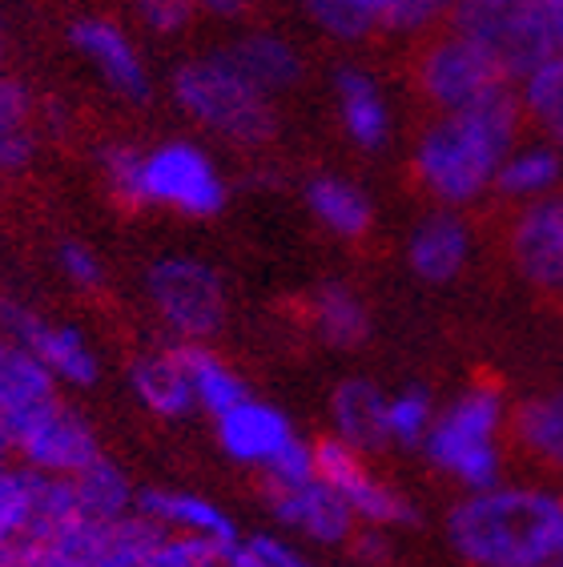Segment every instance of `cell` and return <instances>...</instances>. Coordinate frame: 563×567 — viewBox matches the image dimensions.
I'll use <instances>...</instances> for the list:
<instances>
[{"label":"cell","instance_id":"obj_1","mask_svg":"<svg viewBox=\"0 0 563 567\" xmlns=\"http://www.w3.org/2000/svg\"><path fill=\"white\" fill-rule=\"evenodd\" d=\"M520 121L523 101L511 85L467 110L439 113L414 145L419 186L447 209L479 202L488 189H495L499 165L520 145Z\"/></svg>","mask_w":563,"mask_h":567},{"label":"cell","instance_id":"obj_2","mask_svg":"<svg viewBox=\"0 0 563 567\" xmlns=\"http://www.w3.org/2000/svg\"><path fill=\"white\" fill-rule=\"evenodd\" d=\"M447 539L471 567H563V499L495 483L451 507Z\"/></svg>","mask_w":563,"mask_h":567},{"label":"cell","instance_id":"obj_3","mask_svg":"<svg viewBox=\"0 0 563 567\" xmlns=\"http://www.w3.org/2000/svg\"><path fill=\"white\" fill-rule=\"evenodd\" d=\"M101 177L109 194L130 209H170L182 218L206 221L226 209V177L197 142H157L150 150L137 145H105Z\"/></svg>","mask_w":563,"mask_h":567},{"label":"cell","instance_id":"obj_4","mask_svg":"<svg viewBox=\"0 0 563 567\" xmlns=\"http://www.w3.org/2000/svg\"><path fill=\"white\" fill-rule=\"evenodd\" d=\"M174 101L190 121L234 145H266L278 133L274 97L229 61L226 49L190 56L174 73Z\"/></svg>","mask_w":563,"mask_h":567},{"label":"cell","instance_id":"obj_5","mask_svg":"<svg viewBox=\"0 0 563 567\" xmlns=\"http://www.w3.org/2000/svg\"><path fill=\"white\" fill-rule=\"evenodd\" d=\"M503 423H508L503 394L488 382H475L434 415L422 455L431 458L434 471L451 475L467 495L488 492L503 480V451H499Z\"/></svg>","mask_w":563,"mask_h":567},{"label":"cell","instance_id":"obj_6","mask_svg":"<svg viewBox=\"0 0 563 567\" xmlns=\"http://www.w3.org/2000/svg\"><path fill=\"white\" fill-rule=\"evenodd\" d=\"M165 532L141 512L121 519H73L0 551V567H137Z\"/></svg>","mask_w":563,"mask_h":567},{"label":"cell","instance_id":"obj_7","mask_svg":"<svg viewBox=\"0 0 563 567\" xmlns=\"http://www.w3.org/2000/svg\"><path fill=\"white\" fill-rule=\"evenodd\" d=\"M451 29L475 41L508 81H523L560 53L540 0H459Z\"/></svg>","mask_w":563,"mask_h":567},{"label":"cell","instance_id":"obj_8","mask_svg":"<svg viewBox=\"0 0 563 567\" xmlns=\"http://www.w3.org/2000/svg\"><path fill=\"white\" fill-rule=\"evenodd\" d=\"M145 298L177 342H206L226 327L222 274L190 254H165L145 270Z\"/></svg>","mask_w":563,"mask_h":567},{"label":"cell","instance_id":"obj_9","mask_svg":"<svg viewBox=\"0 0 563 567\" xmlns=\"http://www.w3.org/2000/svg\"><path fill=\"white\" fill-rule=\"evenodd\" d=\"M503 85H511L503 69L455 29L427 44L419 56V89L439 113L467 110V105H475Z\"/></svg>","mask_w":563,"mask_h":567},{"label":"cell","instance_id":"obj_10","mask_svg":"<svg viewBox=\"0 0 563 567\" xmlns=\"http://www.w3.org/2000/svg\"><path fill=\"white\" fill-rule=\"evenodd\" d=\"M318 458V480L326 487H335L338 499L347 503L350 515L358 519V527H407L414 524V507L407 495H399L390 483H382L375 471H370L367 455L355 451L350 443H342L338 435L315 443Z\"/></svg>","mask_w":563,"mask_h":567},{"label":"cell","instance_id":"obj_11","mask_svg":"<svg viewBox=\"0 0 563 567\" xmlns=\"http://www.w3.org/2000/svg\"><path fill=\"white\" fill-rule=\"evenodd\" d=\"M0 330H4L17 347L29 350L61 386H73V391L98 386L101 359H98V350H93V342L76 327H69V322H49V318L37 315L33 306H24V302H0Z\"/></svg>","mask_w":563,"mask_h":567},{"label":"cell","instance_id":"obj_12","mask_svg":"<svg viewBox=\"0 0 563 567\" xmlns=\"http://www.w3.org/2000/svg\"><path fill=\"white\" fill-rule=\"evenodd\" d=\"M12 458H21L24 467L41 471V475L73 480V475H81L101 458V439L76 406L57 399L17 431Z\"/></svg>","mask_w":563,"mask_h":567},{"label":"cell","instance_id":"obj_13","mask_svg":"<svg viewBox=\"0 0 563 567\" xmlns=\"http://www.w3.org/2000/svg\"><path fill=\"white\" fill-rule=\"evenodd\" d=\"M262 499H266L274 524L318 547H342L358 535V519L350 515V507L323 480L262 483Z\"/></svg>","mask_w":563,"mask_h":567},{"label":"cell","instance_id":"obj_14","mask_svg":"<svg viewBox=\"0 0 563 567\" xmlns=\"http://www.w3.org/2000/svg\"><path fill=\"white\" fill-rule=\"evenodd\" d=\"M69 41L81 53V61H89V69L105 81V89L121 101H141L150 97V69H145V56L133 44V37L121 29L117 21L109 17H76L73 29H69Z\"/></svg>","mask_w":563,"mask_h":567},{"label":"cell","instance_id":"obj_15","mask_svg":"<svg viewBox=\"0 0 563 567\" xmlns=\"http://www.w3.org/2000/svg\"><path fill=\"white\" fill-rule=\"evenodd\" d=\"M511 262L535 290H563V194L540 197L511 221Z\"/></svg>","mask_w":563,"mask_h":567},{"label":"cell","instance_id":"obj_16","mask_svg":"<svg viewBox=\"0 0 563 567\" xmlns=\"http://www.w3.org/2000/svg\"><path fill=\"white\" fill-rule=\"evenodd\" d=\"M214 435L217 447L226 451L234 463L242 467H258L262 475L286 455L298 431H294L290 415L274 403H262V399H242L238 406H229L226 415L214 419Z\"/></svg>","mask_w":563,"mask_h":567},{"label":"cell","instance_id":"obj_17","mask_svg":"<svg viewBox=\"0 0 563 567\" xmlns=\"http://www.w3.org/2000/svg\"><path fill=\"white\" fill-rule=\"evenodd\" d=\"M471 258V229L459 218V209H431L407 238V266L427 286H447L463 274Z\"/></svg>","mask_w":563,"mask_h":567},{"label":"cell","instance_id":"obj_18","mask_svg":"<svg viewBox=\"0 0 563 567\" xmlns=\"http://www.w3.org/2000/svg\"><path fill=\"white\" fill-rule=\"evenodd\" d=\"M137 512L157 524L165 535H197V539H238V524L229 519L226 507L197 492L177 487H141Z\"/></svg>","mask_w":563,"mask_h":567},{"label":"cell","instance_id":"obj_19","mask_svg":"<svg viewBox=\"0 0 563 567\" xmlns=\"http://www.w3.org/2000/svg\"><path fill=\"white\" fill-rule=\"evenodd\" d=\"M130 391L153 419L177 423V419L194 415V391H190V374L182 367L177 347L145 350L130 362Z\"/></svg>","mask_w":563,"mask_h":567},{"label":"cell","instance_id":"obj_20","mask_svg":"<svg viewBox=\"0 0 563 567\" xmlns=\"http://www.w3.org/2000/svg\"><path fill=\"white\" fill-rule=\"evenodd\" d=\"M335 105L342 133L358 150H382L390 142V105L387 93L367 69H338L335 73Z\"/></svg>","mask_w":563,"mask_h":567},{"label":"cell","instance_id":"obj_21","mask_svg":"<svg viewBox=\"0 0 563 567\" xmlns=\"http://www.w3.org/2000/svg\"><path fill=\"white\" fill-rule=\"evenodd\" d=\"M330 423H335V435L362 455L387 447V394L379 391V382H338V391L330 394Z\"/></svg>","mask_w":563,"mask_h":567},{"label":"cell","instance_id":"obj_22","mask_svg":"<svg viewBox=\"0 0 563 567\" xmlns=\"http://www.w3.org/2000/svg\"><path fill=\"white\" fill-rule=\"evenodd\" d=\"M303 202H306V209H310V218H315L326 234H335V238H342V241L362 238V234L375 226V206H370L367 189L342 174L310 177L303 189Z\"/></svg>","mask_w":563,"mask_h":567},{"label":"cell","instance_id":"obj_23","mask_svg":"<svg viewBox=\"0 0 563 567\" xmlns=\"http://www.w3.org/2000/svg\"><path fill=\"white\" fill-rule=\"evenodd\" d=\"M182 354V367L190 374V391H194L197 411H206L209 419L226 415L229 406H238L242 399H249L246 379L229 367L217 350H209L206 342H174Z\"/></svg>","mask_w":563,"mask_h":567},{"label":"cell","instance_id":"obj_24","mask_svg":"<svg viewBox=\"0 0 563 567\" xmlns=\"http://www.w3.org/2000/svg\"><path fill=\"white\" fill-rule=\"evenodd\" d=\"M226 53H229V61H234L254 85L266 89L270 97L294 89L298 76H303V56H298V49H294L286 37L246 33V37H238V41H229Z\"/></svg>","mask_w":563,"mask_h":567},{"label":"cell","instance_id":"obj_25","mask_svg":"<svg viewBox=\"0 0 563 567\" xmlns=\"http://www.w3.org/2000/svg\"><path fill=\"white\" fill-rule=\"evenodd\" d=\"M563 182V150H555L552 142L535 145H515L508 153V162L499 165L495 194L511 197V202H540L552 197V189Z\"/></svg>","mask_w":563,"mask_h":567},{"label":"cell","instance_id":"obj_26","mask_svg":"<svg viewBox=\"0 0 563 567\" xmlns=\"http://www.w3.org/2000/svg\"><path fill=\"white\" fill-rule=\"evenodd\" d=\"M310 318H315V334L335 350H355L370 334V310L367 302L342 282H326L310 298Z\"/></svg>","mask_w":563,"mask_h":567},{"label":"cell","instance_id":"obj_27","mask_svg":"<svg viewBox=\"0 0 563 567\" xmlns=\"http://www.w3.org/2000/svg\"><path fill=\"white\" fill-rule=\"evenodd\" d=\"M511 431H515V443L535 463L563 475V386L520 403V411L511 419Z\"/></svg>","mask_w":563,"mask_h":567},{"label":"cell","instance_id":"obj_28","mask_svg":"<svg viewBox=\"0 0 563 567\" xmlns=\"http://www.w3.org/2000/svg\"><path fill=\"white\" fill-rule=\"evenodd\" d=\"M37 515H41V471L4 455L0 458V551L33 535Z\"/></svg>","mask_w":563,"mask_h":567},{"label":"cell","instance_id":"obj_29","mask_svg":"<svg viewBox=\"0 0 563 567\" xmlns=\"http://www.w3.org/2000/svg\"><path fill=\"white\" fill-rule=\"evenodd\" d=\"M137 567H262L246 539H197V535H165Z\"/></svg>","mask_w":563,"mask_h":567},{"label":"cell","instance_id":"obj_30","mask_svg":"<svg viewBox=\"0 0 563 567\" xmlns=\"http://www.w3.org/2000/svg\"><path fill=\"white\" fill-rule=\"evenodd\" d=\"M73 492L85 519H121L137 512V487L125 480V471L113 458L101 455L93 467L73 475Z\"/></svg>","mask_w":563,"mask_h":567},{"label":"cell","instance_id":"obj_31","mask_svg":"<svg viewBox=\"0 0 563 567\" xmlns=\"http://www.w3.org/2000/svg\"><path fill=\"white\" fill-rule=\"evenodd\" d=\"M37 153V121L33 101L24 85L0 76V174H17L33 162Z\"/></svg>","mask_w":563,"mask_h":567},{"label":"cell","instance_id":"obj_32","mask_svg":"<svg viewBox=\"0 0 563 567\" xmlns=\"http://www.w3.org/2000/svg\"><path fill=\"white\" fill-rule=\"evenodd\" d=\"M520 101H523V113L543 130V137L555 150H563V49L552 61H543L531 76H523Z\"/></svg>","mask_w":563,"mask_h":567},{"label":"cell","instance_id":"obj_33","mask_svg":"<svg viewBox=\"0 0 563 567\" xmlns=\"http://www.w3.org/2000/svg\"><path fill=\"white\" fill-rule=\"evenodd\" d=\"M439 415L431 391L422 386H402L399 394H387V447L422 451L431 423Z\"/></svg>","mask_w":563,"mask_h":567},{"label":"cell","instance_id":"obj_34","mask_svg":"<svg viewBox=\"0 0 563 567\" xmlns=\"http://www.w3.org/2000/svg\"><path fill=\"white\" fill-rule=\"evenodd\" d=\"M303 12L318 33L342 44L367 41V37L379 29V21H375L362 4H355V0H303Z\"/></svg>","mask_w":563,"mask_h":567},{"label":"cell","instance_id":"obj_35","mask_svg":"<svg viewBox=\"0 0 563 567\" xmlns=\"http://www.w3.org/2000/svg\"><path fill=\"white\" fill-rule=\"evenodd\" d=\"M57 266L65 274V282L81 295H93L105 286V266H101L98 250H89L85 241H65L61 250H57Z\"/></svg>","mask_w":563,"mask_h":567},{"label":"cell","instance_id":"obj_36","mask_svg":"<svg viewBox=\"0 0 563 567\" xmlns=\"http://www.w3.org/2000/svg\"><path fill=\"white\" fill-rule=\"evenodd\" d=\"M246 547L254 551V559H258L262 567H318L315 559L306 556L298 544H290L286 535L258 532V535H249Z\"/></svg>","mask_w":563,"mask_h":567},{"label":"cell","instance_id":"obj_37","mask_svg":"<svg viewBox=\"0 0 563 567\" xmlns=\"http://www.w3.org/2000/svg\"><path fill=\"white\" fill-rule=\"evenodd\" d=\"M194 12H197L194 0H137V17L150 24L153 33H162V37L185 29Z\"/></svg>","mask_w":563,"mask_h":567},{"label":"cell","instance_id":"obj_38","mask_svg":"<svg viewBox=\"0 0 563 567\" xmlns=\"http://www.w3.org/2000/svg\"><path fill=\"white\" fill-rule=\"evenodd\" d=\"M459 0H407L399 9V17L390 21V33H419V29H431L434 21H443L455 12Z\"/></svg>","mask_w":563,"mask_h":567},{"label":"cell","instance_id":"obj_39","mask_svg":"<svg viewBox=\"0 0 563 567\" xmlns=\"http://www.w3.org/2000/svg\"><path fill=\"white\" fill-rule=\"evenodd\" d=\"M197 12L206 17H217V21H238L242 12L249 9V0H194Z\"/></svg>","mask_w":563,"mask_h":567},{"label":"cell","instance_id":"obj_40","mask_svg":"<svg viewBox=\"0 0 563 567\" xmlns=\"http://www.w3.org/2000/svg\"><path fill=\"white\" fill-rule=\"evenodd\" d=\"M355 4H362V9L379 21V29H390V21L399 17V9L407 4V0H355Z\"/></svg>","mask_w":563,"mask_h":567},{"label":"cell","instance_id":"obj_41","mask_svg":"<svg viewBox=\"0 0 563 567\" xmlns=\"http://www.w3.org/2000/svg\"><path fill=\"white\" fill-rule=\"evenodd\" d=\"M543 9H547V21H552V33L563 49V0H543Z\"/></svg>","mask_w":563,"mask_h":567},{"label":"cell","instance_id":"obj_42","mask_svg":"<svg viewBox=\"0 0 563 567\" xmlns=\"http://www.w3.org/2000/svg\"><path fill=\"white\" fill-rule=\"evenodd\" d=\"M12 455V423L4 415V406H0V458Z\"/></svg>","mask_w":563,"mask_h":567},{"label":"cell","instance_id":"obj_43","mask_svg":"<svg viewBox=\"0 0 563 567\" xmlns=\"http://www.w3.org/2000/svg\"><path fill=\"white\" fill-rule=\"evenodd\" d=\"M4 350H9V334H4V330H0V354H4Z\"/></svg>","mask_w":563,"mask_h":567},{"label":"cell","instance_id":"obj_44","mask_svg":"<svg viewBox=\"0 0 563 567\" xmlns=\"http://www.w3.org/2000/svg\"><path fill=\"white\" fill-rule=\"evenodd\" d=\"M540 4H543V0H540Z\"/></svg>","mask_w":563,"mask_h":567}]
</instances>
